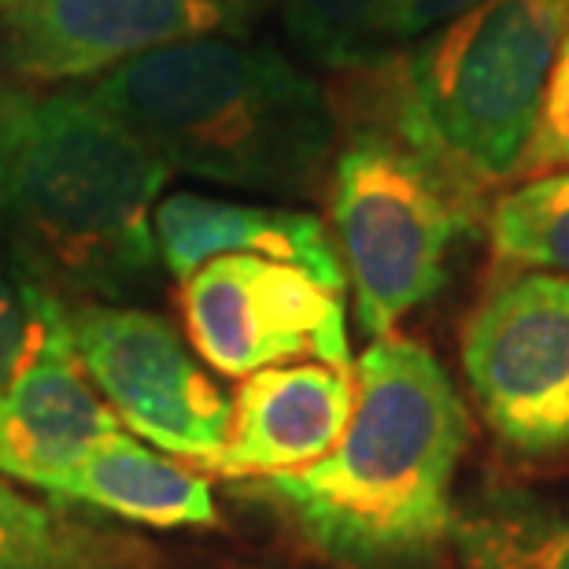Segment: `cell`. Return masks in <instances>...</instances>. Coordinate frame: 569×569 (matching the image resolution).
Wrapping results in <instances>:
<instances>
[{
    "mask_svg": "<svg viewBox=\"0 0 569 569\" xmlns=\"http://www.w3.org/2000/svg\"><path fill=\"white\" fill-rule=\"evenodd\" d=\"M152 226L159 263L178 281L219 256H263L311 270L340 292L348 289L333 233L307 211L174 192L156 203Z\"/></svg>",
    "mask_w": 569,
    "mask_h": 569,
    "instance_id": "cell-12",
    "label": "cell"
},
{
    "mask_svg": "<svg viewBox=\"0 0 569 569\" xmlns=\"http://www.w3.org/2000/svg\"><path fill=\"white\" fill-rule=\"evenodd\" d=\"M119 429L116 411L78 362L63 307L60 326L0 389V473L44 496Z\"/></svg>",
    "mask_w": 569,
    "mask_h": 569,
    "instance_id": "cell-10",
    "label": "cell"
},
{
    "mask_svg": "<svg viewBox=\"0 0 569 569\" xmlns=\"http://www.w3.org/2000/svg\"><path fill=\"white\" fill-rule=\"evenodd\" d=\"M67 333L93 389L133 437L208 470L230 437V396L163 315L67 303Z\"/></svg>",
    "mask_w": 569,
    "mask_h": 569,
    "instance_id": "cell-7",
    "label": "cell"
},
{
    "mask_svg": "<svg viewBox=\"0 0 569 569\" xmlns=\"http://www.w3.org/2000/svg\"><path fill=\"white\" fill-rule=\"evenodd\" d=\"M481 0H385V19H381V33L389 41V49L407 41L426 38L429 30L443 27L462 11L477 8Z\"/></svg>",
    "mask_w": 569,
    "mask_h": 569,
    "instance_id": "cell-20",
    "label": "cell"
},
{
    "mask_svg": "<svg viewBox=\"0 0 569 569\" xmlns=\"http://www.w3.org/2000/svg\"><path fill=\"white\" fill-rule=\"evenodd\" d=\"M462 378L496 443L543 462L569 451V278L510 270L459 333Z\"/></svg>",
    "mask_w": 569,
    "mask_h": 569,
    "instance_id": "cell-6",
    "label": "cell"
},
{
    "mask_svg": "<svg viewBox=\"0 0 569 569\" xmlns=\"http://www.w3.org/2000/svg\"><path fill=\"white\" fill-rule=\"evenodd\" d=\"M49 499L86 507L133 529H214L222 521L211 477L119 429L56 481Z\"/></svg>",
    "mask_w": 569,
    "mask_h": 569,
    "instance_id": "cell-13",
    "label": "cell"
},
{
    "mask_svg": "<svg viewBox=\"0 0 569 569\" xmlns=\"http://www.w3.org/2000/svg\"><path fill=\"white\" fill-rule=\"evenodd\" d=\"M86 97L127 122L170 170L226 189L300 200L315 197L333 167L329 93L248 33L163 44L100 74Z\"/></svg>",
    "mask_w": 569,
    "mask_h": 569,
    "instance_id": "cell-2",
    "label": "cell"
},
{
    "mask_svg": "<svg viewBox=\"0 0 569 569\" xmlns=\"http://www.w3.org/2000/svg\"><path fill=\"white\" fill-rule=\"evenodd\" d=\"M192 351L222 378L315 359L351 370L345 292L311 270L263 256H219L181 278Z\"/></svg>",
    "mask_w": 569,
    "mask_h": 569,
    "instance_id": "cell-8",
    "label": "cell"
},
{
    "mask_svg": "<svg viewBox=\"0 0 569 569\" xmlns=\"http://www.w3.org/2000/svg\"><path fill=\"white\" fill-rule=\"evenodd\" d=\"M326 93L337 119L333 241L356 292V322L378 340L443 289L455 244L485 226L492 200L370 100Z\"/></svg>",
    "mask_w": 569,
    "mask_h": 569,
    "instance_id": "cell-4",
    "label": "cell"
},
{
    "mask_svg": "<svg viewBox=\"0 0 569 569\" xmlns=\"http://www.w3.org/2000/svg\"><path fill=\"white\" fill-rule=\"evenodd\" d=\"M496 267L569 278V167L499 192L485 214Z\"/></svg>",
    "mask_w": 569,
    "mask_h": 569,
    "instance_id": "cell-16",
    "label": "cell"
},
{
    "mask_svg": "<svg viewBox=\"0 0 569 569\" xmlns=\"http://www.w3.org/2000/svg\"><path fill=\"white\" fill-rule=\"evenodd\" d=\"M351 378L345 437L311 466L252 477L248 496L337 569H437L451 548L470 407L432 348L403 333L370 340Z\"/></svg>",
    "mask_w": 569,
    "mask_h": 569,
    "instance_id": "cell-1",
    "label": "cell"
},
{
    "mask_svg": "<svg viewBox=\"0 0 569 569\" xmlns=\"http://www.w3.org/2000/svg\"><path fill=\"white\" fill-rule=\"evenodd\" d=\"M569 167V27L559 41V52L551 60L548 86H543L537 122H532L529 144L518 159L515 178H540L551 170Z\"/></svg>",
    "mask_w": 569,
    "mask_h": 569,
    "instance_id": "cell-19",
    "label": "cell"
},
{
    "mask_svg": "<svg viewBox=\"0 0 569 569\" xmlns=\"http://www.w3.org/2000/svg\"><path fill=\"white\" fill-rule=\"evenodd\" d=\"M27 108H30V93H22L19 86H0V203H4L11 156H16V138Z\"/></svg>",
    "mask_w": 569,
    "mask_h": 569,
    "instance_id": "cell-21",
    "label": "cell"
},
{
    "mask_svg": "<svg viewBox=\"0 0 569 569\" xmlns=\"http://www.w3.org/2000/svg\"><path fill=\"white\" fill-rule=\"evenodd\" d=\"M174 170L86 93L30 97L0 203V252L63 303L159 284L156 203Z\"/></svg>",
    "mask_w": 569,
    "mask_h": 569,
    "instance_id": "cell-3",
    "label": "cell"
},
{
    "mask_svg": "<svg viewBox=\"0 0 569 569\" xmlns=\"http://www.w3.org/2000/svg\"><path fill=\"white\" fill-rule=\"evenodd\" d=\"M63 300L33 284L0 252V389L33 359L44 337L60 326Z\"/></svg>",
    "mask_w": 569,
    "mask_h": 569,
    "instance_id": "cell-18",
    "label": "cell"
},
{
    "mask_svg": "<svg viewBox=\"0 0 569 569\" xmlns=\"http://www.w3.org/2000/svg\"><path fill=\"white\" fill-rule=\"evenodd\" d=\"M0 569H170V555L0 473Z\"/></svg>",
    "mask_w": 569,
    "mask_h": 569,
    "instance_id": "cell-14",
    "label": "cell"
},
{
    "mask_svg": "<svg viewBox=\"0 0 569 569\" xmlns=\"http://www.w3.org/2000/svg\"><path fill=\"white\" fill-rule=\"evenodd\" d=\"M569 0H481L396 52L407 122L492 197L515 178Z\"/></svg>",
    "mask_w": 569,
    "mask_h": 569,
    "instance_id": "cell-5",
    "label": "cell"
},
{
    "mask_svg": "<svg viewBox=\"0 0 569 569\" xmlns=\"http://www.w3.org/2000/svg\"><path fill=\"white\" fill-rule=\"evenodd\" d=\"M455 569H569V496L481 488L455 503Z\"/></svg>",
    "mask_w": 569,
    "mask_h": 569,
    "instance_id": "cell-15",
    "label": "cell"
},
{
    "mask_svg": "<svg viewBox=\"0 0 569 569\" xmlns=\"http://www.w3.org/2000/svg\"><path fill=\"white\" fill-rule=\"evenodd\" d=\"M289 38L326 71H356L392 56L381 33L385 0H281Z\"/></svg>",
    "mask_w": 569,
    "mask_h": 569,
    "instance_id": "cell-17",
    "label": "cell"
},
{
    "mask_svg": "<svg viewBox=\"0 0 569 569\" xmlns=\"http://www.w3.org/2000/svg\"><path fill=\"white\" fill-rule=\"evenodd\" d=\"M356 403L351 370L278 362L248 373L230 400V437L203 473L252 481L318 462L345 437Z\"/></svg>",
    "mask_w": 569,
    "mask_h": 569,
    "instance_id": "cell-11",
    "label": "cell"
},
{
    "mask_svg": "<svg viewBox=\"0 0 569 569\" xmlns=\"http://www.w3.org/2000/svg\"><path fill=\"white\" fill-rule=\"evenodd\" d=\"M252 0H0V67L33 86L82 82L163 44L248 33Z\"/></svg>",
    "mask_w": 569,
    "mask_h": 569,
    "instance_id": "cell-9",
    "label": "cell"
}]
</instances>
